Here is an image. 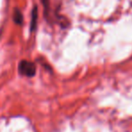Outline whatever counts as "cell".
<instances>
[{"label": "cell", "instance_id": "cell-1", "mask_svg": "<svg viewBox=\"0 0 132 132\" xmlns=\"http://www.w3.org/2000/svg\"><path fill=\"white\" fill-rule=\"evenodd\" d=\"M19 69H20V72H22L23 74L24 75H34L35 72V66L31 63V62H21L20 66H19Z\"/></svg>", "mask_w": 132, "mask_h": 132}]
</instances>
